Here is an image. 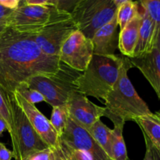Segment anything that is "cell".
Segmentation results:
<instances>
[{"label":"cell","instance_id":"cell-1","mask_svg":"<svg viewBox=\"0 0 160 160\" xmlns=\"http://www.w3.org/2000/svg\"><path fill=\"white\" fill-rule=\"evenodd\" d=\"M37 34L8 26L0 34V89L4 93H14L33 77L52 75L59 70V58L41 50L35 42Z\"/></svg>","mask_w":160,"mask_h":160},{"label":"cell","instance_id":"cell-2","mask_svg":"<svg viewBox=\"0 0 160 160\" xmlns=\"http://www.w3.org/2000/svg\"><path fill=\"white\" fill-rule=\"evenodd\" d=\"M132 67L130 58L124 56L118 80L104 102V117L114 126L124 127L126 122L152 113L128 78V70Z\"/></svg>","mask_w":160,"mask_h":160},{"label":"cell","instance_id":"cell-3","mask_svg":"<svg viewBox=\"0 0 160 160\" xmlns=\"http://www.w3.org/2000/svg\"><path fill=\"white\" fill-rule=\"evenodd\" d=\"M123 58L116 54L93 55L87 69L77 79V92L86 97H94L104 104L118 80Z\"/></svg>","mask_w":160,"mask_h":160},{"label":"cell","instance_id":"cell-4","mask_svg":"<svg viewBox=\"0 0 160 160\" xmlns=\"http://www.w3.org/2000/svg\"><path fill=\"white\" fill-rule=\"evenodd\" d=\"M11 115L12 155L15 160H23L28 155L49 148L39 137L26 114L17 103L13 93H4Z\"/></svg>","mask_w":160,"mask_h":160},{"label":"cell","instance_id":"cell-5","mask_svg":"<svg viewBox=\"0 0 160 160\" xmlns=\"http://www.w3.org/2000/svg\"><path fill=\"white\" fill-rule=\"evenodd\" d=\"M80 74V72L60 62V67L56 73L33 77L25 84L40 92L45 102L54 107L66 104L70 95L76 92V81Z\"/></svg>","mask_w":160,"mask_h":160},{"label":"cell","instance_id":"cell-6","mask_svg":"<svg viewBox=\"0 0 160 160\" xmlns=\"http://www.w3.org/2000/svg\"><path fill=\"white\" fill-rule=\"evenodd\" d=\"M77 31L78 26L71 13L53 6L49 20L37 34L35 42L45 54L59 58L65 41Z\"/></svg>","mask_w":160,"mask_h":160},{"label":"cell","instance_id":"cell-7","mask_svg":"<svg viewBox=\"0 0 160 160\" xmlns=\"http://www.w3.org/2000/svg\"><path fill=\"white\" fill-rule=\"evenodd\" d=\"M117 11L113 0H78L71 16L78 31L92 39L99 28L113 19Z\"/></svg>","mask_w":160,"mask_h":160},{"label":"cell","instance_id":"cell-8","mask_svg":"<svg viewBox=\"0 0 160 160\" xmlns=\"http://www.w3.org/2000/svg\"><path fill=\"white\" fill-rule=\"evenodd\" d=\"M94 55L92 39L80 31L70 34L60 49L59 59L61 62L78 72H84Z\"/></svg>","mask_w":160,"mask_h":160},{"label":"cell","instance_id":"cell-9","mask_svg":"<svg viewBox=\"0 0 160 160\" xmlns=\"http://www.w3.org/2000/svg\"><path fill=\"white\" fill-rule=\"evenodd\" d=\"M53 6H31L20 1L11 16L8 26L21 32L38 33L51 17Z\"/></svg>","mask_w":160,"mask_h":160},{"label":"cell","instance_id":"cell-10","mask_svg":"<svg viewBox=\"0 0 160 160\" xmlns=\"http://www.w3.org/2000/svg\"><path fill=\"white\" fill-rule=\"evenodd\" d=\"M59 145L88 152L93 160H112L87 130L77 124L70 117L63 134L59 137Z\"/></svg>","mask_w":160,"mask_h":160},{"label":"cell","instance_id":"cell-11","mask_svg":"<svg viewBox=\"0 0 160 160\" xmlns=\"http://www.w3.org/2000/svg\"><path fill=\"white\" fill-rule=\"evenodd\" d=\"M66 105L69 117L87 131L102 117H104V107L98 106L77 91L70 95Z\"/></svg>","mask_w":160,"mask_h":160},{"label":"cell","instance_id":"cell-12","mask_svg":"<svg viewBox=\"0 0 160 160\" xmlns=\"http://www.w3.org/2000/svg\"><path fill=\"white\" fill-rule=\"evenodd\" d=\"M13 95L19 106L26 114L31 126L42 141L51 148L59 147V137L52 126L50 120L47 119L34 105L28 102L16 92H14Z\"/></svg>","mask_w":160,"mask_h":160},{"label":"cell","instance_id":"cell-13","mask_svg":"<svg viewBox=\"0 0 160 160\" xmlns=\"http://www.w3.org/2000/svg\"><path fill=\"white\" fill-rule=\"evenodd\" d=\"M133 67L138 69L149 82L160 99V51L154 47L148 52L130 58Z\"/></svg>","mask_w":160,"mask_h":160},{"label":"cell","instance_id":"cell-14","mask_svg":"<svg viewBox=\"0 0 160 160\" xmlns=\"http://www.w3.org/2000/svg\"><path fill=\"white\" fill-rule=\"evenodd\" d=\"M117 14L111 21L98 30L92 37L94 55L113 56L118 48L119 32Z\"/></svg>","mask_w":160,"mask_h":160},{"label":"cell","instance_id":"cell-15","mask_svg":"<svg viewBox=\"0 0 160 160\" xmlns=\"http://www.w3.org/2000/svg\"><path fill=\"white\" fill-rule=\"evenodd\" d=\"M142 10L137 17L130 21L123 30L120 31L118 48L122 56L128 58H132L134 56L136 45L138 40L139 29L142 23Z\"/></svg>","mask_w":160,"mask_h":160},{"label":"cell","instance_id":"cell-16","mask_svg":"<svg viewBox=\"0 0 160 160\" xmlns=\"http://www.w3.org/2000/svg\"><path fill=\"white\" fill-rule=\"evenodd\" d=\"M141 5V4H140ZM153 23L148 12L142 7V20L139 29L138 40L133 57L140 56L151 51L153 47Z\"/></svg>","mask_w":160,"mask_h":160},{"label":"cell","instance_id":"cell-17","mask_svg":"<svg viewBox=\"0 0 160 160\" xmlns=\"http://www.w3.org/2000/svg\"><path fill=\"white\" fill-rule=\"evenodd\" d=\"M134 122L139 125L142 133L148 137L152 144L160 150V112L138 117Z\"/></svg>","mask_w":160,"mask_h":160},{"label":"cell","instance_id":"cell-18","mask_svg":"<svg viewBox=\"0 0 160 160\" xmlns=\"http://www.w3.org/2000/svg\"><path fill=\"white\" fill-rule=\"evenodd\" d=\"M123 131V127L121 126H114L113 129H111L110 159L112 160H129Z\"/></svg>","mask_w":160,"mask_h":160},{"label":"cell","instance_id":"cell-19","mask_svg":"<svg viewBox=\"0 0 160 160\" xmlns=\"http://www.w3.org/2000/svg\"><path fill=\"white\" fill-rule=\"evenodd\" d=\"M88 132L90 134L92 138L98 144L100 147L104 150L107 156L110 158V140L111 129H109L101 120L95 122L88 130Z\"/></svg>","mask_w":160,"mask_h":160},{"label":"cell","instance_id":"cell-20","mask_svg":"<svg viewBox=\"0 0 160 160\" xmlns=\"http://www.w3.org/2000/svg\"><path fill=\"white\" fill-rule=\"evenodd\" d=\"M140 3L139 2H134L126 0L123 5L117 8V20L120 31L125 26L140 13Z\"/></svg>","mask_w":160,"mask_h":160},{"label":"cell","instance_id":"cell-21","mask_svg":"<svg viewBox=\"0 0 160 160\" xmlns=\"http://www.w3.org/2000/svg\"><path fill=\"white\" fill-rule=\"evenodd\" d=\"M69 120V112L67 105H60L52 107L50 123L59 137L63 134Z\"/></svg>","mask_w":160,"mask_h":160},{"label":"cell","instance_id":"cell-22","mask_svg":"<svg viewBox=\"0 0 160 160\" xmlns=\"http://www.w3.org/2000/svg\"><path fill=\"white\" fill-rule=\"evenodd\" d=\"M141 6L148 12L153 23V47L160 31V0H144L139 2Z\"/></svg>","mask_w":160,"mask_h":160},{"label":"cell","instance_id":"cell-23","mask_svg":"<svg viewBox=\"0 0 160 160\" xmlns=\"http://www.w3.org/2000/svg\"><path fill=\"white\" fill-rule=\"evenodd\" d=\"M16 93L18 94L20 97L26 100L28 102L35 106L36 103L45 102V98L43 95L34 89L28 87L25 83L20 84L15 91Z\"/></svg>","mask_w":160,"mask_h":160},{"label":"cell","instance_id":"cell-24","mask_svg":"<svg viewBox=\"0 0 160 160\" xmlns=\"http://www.w3.org/2000/svg\"><path fill=\"white\" fill-rule=\"evenodd\" d=\"M66 160H93L92 156L84 150L71 148L64 145H59Z\"/></svg>","mask_w":160,"mask_h":160},{"label":"cell","instance_id":"cell-25","mask_svg":"<svg viewBox=\"0 0 160 160\" xmlns=\"http://www.w3.org/2000/svg\"><path fill=\"white\" fill-rule=\"evenodd\" d=\"M0 117L5 120L7 124V131L9 133L11 131V123H12L11 115L4 92L1 89H0Z\"/></svg>","mask_w":160,"mask_h":160},{"label":"cell","instance_id":"cell-26","mask_svg":"<svg viewBox=\"0 0 160 160\" xmlns=\"http://www.w3.org/2000/svg\"><path fill=\"white\" fill-rule=\"evenodd\" d=\"M78 1V0H52V3L56 9L71 13Z\"/></svg>","mask_w":160,"mask_h":160},{"label":"cell","instance_id":"cell-27","mask_svg":"<svg viewBox=\"0 0 160 160\" xmlns=\"http://www.w3.org/2000/svg\"><path fill=\"white\" fill-rule=\"evenodd\" d=\"M52 148H48L42 151L36 152L28 155L23 160H50L51 159Z\"/></svg>","mask_w":160,"mask_h":160},{"label":"cell","instance_id":"cell-28","mask_svg":"<svg viewBox=\"0 0 160 160\" xmlns=\"http://www.w3.org/2000/svg\"><path fill=\"white\" fill-rule=\"evenodd\" d=\"M13 9H9L2 4L0 0V22H9L11 16L13 13Z\"/></svg>","mask_w":160,"mask_h":160},{"label":"cell","instance_id":"cell-29","mask_svg":"<svg viewBox=\"0 0 160 160\" xmlns=\"http://www.w3.org/2000/svg\"><path fill=\"white\" fill-rule=\"evenodd\" d=\"M13 155L2 143H0V160H11Z\"/></svg>","mask_w":160,"mask_h":160},{"label":"cell","instance_id":"cell-30","mask_svg":"<svg viewBox=\"0 0 160 160\" xmlns=\"http://www.w3.org/2000/svg\"><path fill=\"white\" fill-rule=\"evenodd\" d=\"M50 160H66L60 147H58V148H52L51 159Z\"/></svg>","mask_w":160,"mask_h":160},{"label":"cell","instance_id":"cell-31","mask_svg":"<svg viewBox=\"0 0 160 160\" xmlns=\"http://www.w3.org/2000/svg\"><path fill=\"white\" fill-rule=\"evenodd\" d=\"M142 134H143V133H142ZM143 136H144V138H145V146H146V151H145V155L143 160H154L151 148H150L149 142H148V138L146 137V135H145V134H143Z\"/></svg>","mask_w":160,"mask_h":160},{"label":"cell","instance_id":"cell-32","mask_svg":"<svg viewBox=\"0 0 160 160\" xmlns=\"http://www.w3.org/2000/svg\"><path fill=\"white\" fill-rule=\"evenodd\" d=\"M147 137V136H146ZM148 138V137H147ZM148 142H149V145H150V148H151L152 150V152L153 155V158H154V160H160V150L158 149L157 148L154 146V145L152 144V142H150L149 139L148 138Z\"/></svg>","mask_w":160,"mask_h":160},{"label":"cell","instance_id":"cell-33","mask_svg":"<svg viewBox=\"0 0 160 160\" xmlns=\"http://www.w3.org/2000/svg\"><path fill=\"white\" fill-rule=\"evenodd\" d=\"M6 130H7V124L5 122V120L0 117V136L2 135L3 131H5Z\"/></svg>","mask_w":160,"mask_h":160},{"label":"cell","instance_id":"cell-34","mask_svg":"<svg viewBox=\"0 0 160 160\" xmlns=\"http://www.w3.org/2000/svg\"><path fill=\"white\" fill-rule=\"evenodd\" d=\"M8 27L7 22H0V34Z\"/></svg>","mask_w":160,"mask_h":160},{"label":"cell","instance_id":"cell-35","mask_svg":"<svg viewBox=\"0 0 160 160\" xmlns=\"http://www.w3.org/2000/svg\"><path fill=\"white\" fill-rule=\"evenodd\" d=\"M155 47H156V48H157L160 51V31H159V34H158L157 38H156V44H155Z\"/></svg>","mask_w":160,"mask_h":160}]
</instances>
